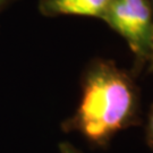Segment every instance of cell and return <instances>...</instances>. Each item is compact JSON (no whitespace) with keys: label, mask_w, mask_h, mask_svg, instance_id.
<instances>
[{"label":"cell","mask_w":153,"mask_h":153,"mask_svg":"<svg viewBox=\"0 0 153 153\" xmlns=\"http://www.w3.org/2000/svg\"><path fill=\"white\" fill-rule=\"evenodd\" d=\"M146 142L148 145L153 150V104L150 108L148 116V125H146Z\"/></svg>","instance_id":"277c9868"},{"label":"cell","mask_w":153,"mask_h":153,"mask_svg":"<svg viewBox=\"0 0 153 153\" xmlns=\"http://www.w3.org/2000/svg\"><path fill=\"white\" fill-rule=\"evenodd\" d=\"M81 99L74 115L62 124L88 142L104 146L117 133L140 123L141 92L135 75L114 60L97 58L83 73Z\"/></svg>","instance_id":"6da1fadb"},{"label":"cell","mask_w":153,"mask_h":153,"mask_svg":"<svg viewBox=\"0 0 153 153\" xmlns=\"http://www.w3.org/2000/svg\"><path fill=\"white\" fill-rule=\"evenodd\" d=\"M145 71H146L148 74H152L153 73V52L151 57H150V59H149L146 66H145Z\"/></svg>","instance_id":"8992f818"},{"label":"cell","mask_w":153,"mask_h":153,"mask_svg":"<svg viewBox=\"0 0 153 153\" xmlns=\"http://www.w3.org/2000/svg\"><path fill=\"white\" fill-rule=\"evenodd\" d=\"M60 153H81L73 144L68 142H62L59 144Z\"/></svg>","instance_id":"5b68a950"},{"label":"cell","mask_w":153,"mask_h":153,"mask_svg":"<svg viewBox=\"0 0 153 153\" xmlns=\"http://www.w3.org/2000/svg\"><path fill=\"white\" fill-rule=\"evenodd\" d=\"M149 4H150V7H151V9H152V13H153V0H148Z\"/></svg>","instance_id":"ba28073f"},{"label":"cell","mask_w":153,"mask_h":153,"mask_svg":"<svg viewBox=\"0 0 153 153\" xmlns=\"http://www.w3.org/2000/svg\"><path fill=\"white\" fill-rule=\"evenodd\" d=\"M13 1H14V0H0V13L4 10L10 2H13Z\"/></svg>","instance_id":"52a82bcc"},{"label":"cell","mask_w":153,"mask_h":153,"mask_svg":"<svg viewBox=\"0 0 153 153\" xmlns=\"http://www.w3.org/2000/svg\"><path fill=\"white\" fill-rule=\"evenodd\" d=\"M103 21L126 41L134 55L133 74L145 68L153 52V13L148 0H111Z\"/></svg>","instance_id":"7a4b0ae2"},{"label":"cell","mask_w":153,"mask_h":153,"mask_svg":"<svg viewBox=\"0 0 153 153\" xmlns=\"http://www.w3.org/2000/svg\"><path fill=\"white\" fill-rule=\"evenodd\" d=\"M111 0H40L39 10L47 17L84 16L102 19Z\"/></svg>","instance_id":"3957f363"}]
</instances>
